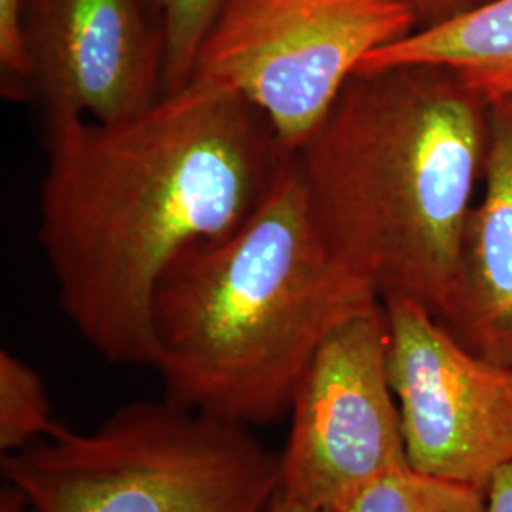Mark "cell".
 <instances>
[{
  "label": "cell",
  "mask_w": 512,
  "mask_h": 512,
  "mask_svg": "<svg viewBox=\"0 0 512 512\" xmlns=\"http://www.w3.org/2000/svg\"><path fill=\"white\" fill-rule=\"evenodd\" d=\"M291 156L260 110L198 80L122 120L48 128L38 239L78 334L112 365L152 366L160 279L238 230Z\"/></svg>",
  "instance_id": "6da1fadb"
},
{
  "label": "cell",
  "mask_w": 512,
  "mask_h": 512,
  "mask_svg": "<svg viewBox=\"0 0 512 512\" xmlns=\"http://www.w3.org/2000/svg\"><path fill=\"white\" fill-rule=\"evenodd\" d=\"M488 133L490 101L450 67L357 71L294 152L319 238L382 300H412L439 321Z\"/></svg>",
  "instance_id": "7a4b0ae2"
},
{
  "label": "cell",
  "mask_w": 512,
  "mask_h": 512,
  "mask_svg": "<svg viewBox=\"0 0 512 512\" xmlns=\"http://www.w3.org/2000/svg\"><path fill=\"white\" fill-rule=\"evenodd\" d=\"M380 300L319 238L293 154L238 230L192 247L160 279L152 366L167 401L270 425L291 412L330 332Z\"/></svg>",
  "instance_id": "3957f363"
},
{
  "label": "cell",
  "mask_w": 512,
  "mask_h": 512,
  "mask_svg": "<svg viewBox=\"0 0 512 512\" xmlns=\"http://www.w3.org/2000/svg\"><path fill=\"white\" fill-rule=\"evenodd\" d=\"M2 475L37 512H260L279 454L249 427L165 399L126 404L92 433L57 425L2 456Z\"/></svg>",
  "instance_id": "277c9868"
},
{
  "label": "cell",
  "mask_w": 512,
  "mask_h": 512,
  "mask_svg": "<svg viewBox=\"0 0 512 512\" xmlns=\"http://www.w3.org/2000/svg\"><path fill=\"white\" fill-rule=\"evenodd\" d=\"M414 31L404 0H224L190 82L241 95L294 154L366 55Z\"/></svg>",
  "instance_id": "5b68a950"
},
{
  "label": "cell",
  "mask_w": 512,
  "mask_h": 512,
  "mask_svg": "<svg viewBox=\"0 0 512 512\" xmlns=\"http://www.w3.org/2000/svg\"><path fill=\"white\" fill-rule=\"evenodd\" d=\"M387 348L380 300L338 325L315 351L294 391L279 494L342 512L368 486L410 469Z\"/></svg>",
  "instance_id": "8992f818"
},
{
  "label": "cell",
  "mask_w": 512,
  "mask_h": 512,
  "mask_svg": "<svg viewBox=\"0 0 512 512\" xmlns=\"http://www.w3.org/2000/svg\"><path fill=\"white\" fill-rule=\"evenodd\" d=\"M382 302L410 469L486 490L512 463V366L461 346L412 300Z\"/></svg>",
  "instance_id": "52a82bcc"
},
{
  "label": "cell",
  "mask_w": 512,
  "mask_h": 512,
  "mask_svg": "<svg viewBox=\"0 0 512 512\" xmlns=\"http://www.w3.org/2000/svg\"><path fill=\"white\" fill-rule=\"evenodd\" d=\"M27 97L46 126L114 122L164 95V37L145 0H23Z\"/></svg>",
  "instance_id": "ba28073f"
},
{
  "label": "cell",
  "mask_w": 512,
  "mask_h": 512,
  "mask_svg": "<svg viewBox=\"0 0 512 512\" xmlns=\"http://www.w3.org/2000/svg\"><path fill=\"white\" fill-rule=\"evenodd\" d=\"M484 196L473 205L452 298L439 319L461 346L512 366V95L490 101Z\"/></svg>",
  "instance_id": "9c48e42d"
},
{
  "label": "cell",
  "mask_w": 512,
  "mask_h": 512,
  "mask_svg": "<svg viewBox=\"0 0 512 512\" xmlns=\"http://www.w3.org/2000/svg\"><path fill=\"white\" fill-rule=\"evenodd\" d=\"M444 65L482 97L512 95V0H490L469 14L420 29L366 55L357 71L393 65Z\"/></svg>",
  "instance_id": "30bf717a"
},
{
  "label": "cell",
  "mask_w": 512,
  "mask_h": 512,
  "mask_svg": "<svg viewBox=\"0 0 512 512\" xmlns=\"http://www.w3.org/2000/svg\"><path fill=\"white\" fill-rule=\"evenodd\" d=\"M54 420L46 385L40 374L18 355L0 351V452L2 456L50 437Z\"/></svg>",
  "instance_id": "8fae6325"
},
{
  "label": "cell",
  "mask_w": 512,
  "mask_h": 512,
  "mask_svg": "<svg viewBox=\"0 0 512 512\" xmlns=\"http://www.w3.org/2000/svg\"><path fill=\"white\" fill-rule=\"evenodd\" d=\"M486 490L406 469L385 476L342 512H484Z\"/></svg>",
  "instance_id": "7c38bea8"
},
{
  "label": "cell",
  "mask_w": 512,
  "mask_h": 512,
  "mask_svg": "<svg viewBox=\"0 0 512 512\" xmlns=\"http://www.w3.org/2000/svg\"><path fill=\"white\" fill-rule=\"evenodd\" d=\"M164 37V93L188 86L224 0H145Z\"/></svg>",
  "instance_id": "4fadbf2b"
},
{
  "label": "cell",
  "mask_w": 512,
  "mask_h": 512,
  "mask_svg": "<svg viewBox=\"0 0 512 512\" xmlns=\"http://www.w3.org/2000/svg\"><path fill=\"white\" fill-rule=\"evenodd\" d=\"M23 0H0V67L2 88L8 97H27L29 61L21 38Z\"/></svg>",
  "instance_id": "5bb4252c"
},
{
  "label": "cell",
  "mask_w": 512,
  "mask_h": 512,
  "mask_svg": "<svg viewBox=\"0 0 512 512\" xmlns=\"http://www.w3.org/2000/svg\"><path fill=\"white\" fill-rule=\"evenodd\" d=\"M416 19V31L437 27L450 19L469 14L490 0H404Z\"/></svg>",
  "instance_id": "9a60e30c"
},
{
  "label": "cell",
  "mask_w": 512,
  "mask_h": 512,
  "mask_svg": "<svg viewBox=\"0 0 512 512\" xmlns=\"http://www.w3.org/2000/svg\"><path fill=\"white\" fill-rule=\"evenodd\" d=\"M484 512H512V463L492 476L486 488Z\"/></svg>",
  "instance_id": "2e32d148"
},
{
  "label": "cell",
  "mask_w": 512,
  "mask_h": 512,
  "mask_svg": "<svg viewBox=\"0 0 512 512\" xmlns=\"http://www.w3.org/2000/svg\"><path fill=\"white\" fill-rule=\"evenodd\" d=\"M0 512H37L14 486L6 484L0 492Z\"/></svg>",
  "instance_id": "e0dca14e"
},
{
  "label": "cell",
  "mask_w": 512,
  "mask_h": 512,
  "mask_svg": "<svg viewBox=\"0 0 512 512\" xmlns=\"http://www.w3.org/2000/svg\"><path fill=\"white\" fill-rule=\"evenodd\" d=\"M260 512H325L313 509L310 505H304L300 501H294L291 497H285L275 492L274 497L268 501V505Z\"/></svg>",
  "instance_id": "ac0fdd59"
}]
</instances>
